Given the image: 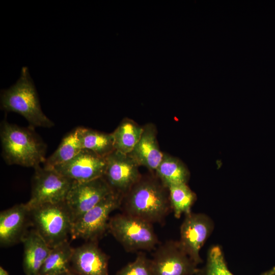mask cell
Here are the masks:
<instances>
[{
	"mask_svg": "<svg viewBox=\"0 0 275 275\" xmlns=\"http://www.w3.org/2000/svg\"><path fill=\"white\" fill-rule=\"evenodd\" d=\"M0 139L2 156L8 164L34 168L46 160V145L32 127H21L4 119Z\"/></svg>",
	"mask_w": 275,
	"mask_h": 275,
	"instance_id": "1",
	"label": "cell"
},
{
	"mask_svg": "<svg viewBox=\"0 0 275 275\" xmlns=\"http://www.w3.org/2000/svg\"><path fill=\"white\" fill-rule=\"evenodd\" d=\"M125 214L160 222L171 208L168 189L157 178L142 177L123 197Z\"/></svg>",
	"mask_w": 275,
	"mask_h": 275,
	"instance_id": "2",
	"label": "cell"
},
{
	"mask_svg": "<svg viewBox=\"0 0 275 275\" xmlns=\"http://www.w3.org/2000/svg\"><path fill=\"white\" fill-rule=\"evenodd\" d=\"M1 108L23 116L34 128L54 126L41 109L38 95L28 67H22L19 78L10 88L1 91Z\"/></svg>",
	"mask_w": 275,
	"mask_h": 275,
	"instance_id": "3",
	"label": "cell"
},
{
	"mask_svg": "<svg viewBox=\"0 0 275 275\" xmlns=\"http://www.w3.org/2000/svg\"><path fill=\"white\" fill-rule=\"evenodd\" d=\"M31 215L34 229L50 248L68 241L73 220L65 202L37 206Z\"/></svg>",
	"mask_w": 275,
	"mask_h": 275,
	"instance_id": "4",
	"label": "cell"
},
{
	"mask_svg": "<svg viewBox=\"0 0 275 275\" xmlns=\"http://www.w3.org/2000/svg\"><path fill=\"white\" fill-rule=\"evenodd\" d=\"M108 230L128 252L150 251L158 242L152 223L125 213L111 217Z\"/></svg>",
	"mask_w": 275,
	"mask_h": 275,
	"instance_id": "5",
	"label": "cell"
},
{
	"mask_svg": "<svg viewBox=\"0 0 275 275\" xmlns=\"http://www.w3.org/2000/svg\"><path fill=\"white\" fill-rule=\"evenodd\" d=\"M31 197L26 204L31 209L45 204L65 201L74 181L53 168H34Z\"/></svg>",
	"mask_w": 275,
	"mask_h": 275,
	"instance_id": "6",
	"label": "cell"
},
{
	"mask_svg": "<svg viewBox=\"0 0 275 275\" xmlns=\"http://www.w3.org/2000/svg\"><path fill=\"white\" fill-rule=\"evenodd\" d=\"M123 197L122 194L113 191L76 219L71 232L72 238L96 241L108 229L109 216L121 206Z\"/></svg>",
	"mask_w": 275,
	"mask_h": 275,
	"instance_id": "7",
	"label": "cell"
},
{
	"mask_svg": "<svg viewBox=\"0 0 275 275\" xmlns=\"http://www.w3.org/2000/svg\"><path fill=\"white\" fill-rule=\"evenodd\" d=\"M151 265L153 275H194L200 270L178 241H174L158 247L151 260Z\"/></svg>",
	"mask_w": 275,
	"mask_h": 275,
	"instance_id": "8",
	"label": "cell"
},
{
	"mask_svg": "<svg viewBox=\"0 0 275 275\" xmlns=\"http://www.w3.org/2000/svg\"><path fill=\"white\" fill-rule=\"evenodd\" d=\"M113 191L103 177L74 182L65 201L73 222Z\"/></svg>",
	"mask_w": 275,
	"mask_h": 275,
	"instance_id": "9",
	"label": "cell"
},
{
	"mask_svg": "<svg viewBox=\"0 0 275 275\" xmlns=\"http://www.w3.org/2000/svg\"><path fill=\"white\" fill-rule=\"evenodd\" d=\"M213 228L212 221L205 214L190 212L185 215L180 227V239L178 242L197 265L202 262L200 251Z\"/></svg>",
	"mask_w": 275,
	"mask_h": 275,
	"instance_id": "10",
	"label": "cell"
},
{
	"mask_svg": "<svg viewBox=\"0 0 275 275\" xmlns=\"http://www.w3.org/2000/svg\"><path fill=\"white\" fill-rule=\"evenodd\" d=\"M105 160L103 177L115 192L124 196L142 178L140 166L129 154L114 150Z\"/></svg>",
	"mask_w": 275,
	"mask_h": 275,
	"instance_id": "11",
	"label": "cell"
},
{
	"mask_svg": "<svg viewBox=\"0 0 275 275\" xmlns=\"http://www.w3.org/2000/svg\"><path fill=\"white\" fill-rule=\"evenodd\" d=\"M106 167L105 157L82 149L71 160L53 168L74 182H84L103 177Z\"/></svg>",
	"mask_w": 275,
	"mask_h": 275,
	"instance_id": "12",
	"label": "cell"
},
{
	"mask_svg": "<svg viewBox=\"0 0 275 275\" xmlns=\"http://www.w3.org/2000/svg\"><path fill=\"white\" fill-rule=\"evenodd\" d=\"M32 225L31 210L26 203L16 204L0 213V243L9 246L21 242Z\"/></svg>",
	"mask_w": 275,
	"mask_h": 275,
	"instance_id": "13",
	"label": "cell"
},
{
	"mask_svg": "<svg viewBox=\"0 0 275 275\" xmlns=\"http://www.w3.org/2000/svg\"><path fill=\"white\" fill-rule=\"evenodd\" d=\"M108 262L96 241H90L73 249L71 270L77 275H109Z\"/></svg>",
	"mask_w": 275,
	"mask_h": 275,
	"instance_id": "14",
	"label": "cell"
},
{
	"mask_svg": "<svg viewBox=\"0 0 275 275\" xmlns=\"http://www.w3.org/2000/svg\"><path fill=\"white\" fill-rule=\"evenodd\" d=\"M155 125L148 123L143 126V131L138 143L128 154L139 166H144L155 171L160 163L163 154L159 148Z\"/></svg>",
	"mask_w": 275,
	"mask_h": 275,
	"instance_id": "15",
	"label": "cell"
},
{
	"mask_svg": "<svg viewBox=\"0 0 275 275\" xmlns=\"http://www.w3.org/2000/svg\"><path fill=\"white\" fill-rule=\"evenodd\" d=\"M21 242L23 245V268L26 275H38L51 249L33 229L28 231Z\"/></svg>",
	"mask_w": 275,
	"mask_h": 275,
	"instance_id": "16",
	"label": "cell"
},
{
	"mask_svg": "<svg viewBox=\"0 0 275 275\" xmlns=\"http://www.w3.org/2000/svg\"><path fill=\"white\" fill-rule=\"evenodd\" d=\"M155 172L157 178L167 188L174 185L187 184L189 178V172L184 163L178 158L164 153Z\"/></svg>",
	"mask_w": 275,
	"mask_h": 275,
	"instance_id": "17",
	"label": "cell"
},
{
	"mask_svg": "<svg viewBox=\"0 0 275 275\" xmlns=\"http://www.w3.org/2000/svg\"><path fill=\"white\" fill-rule=\"evenodd\" d=\"M73 250L68 241L51 248L38 275H61L70 271Z\"/></svg>",
	"mask_w": 275,
	"mask_h": 275,
	"instance_id": "18",
	"label": "cell"
},
{
	"mask_svg": "<svg viewBox=\"0 0 275 275\" xmlns=\"http://www.w3.org/2000/svg\"><path fill=\"white\" fill-rule=\"evenodd\" d=\"M76 131L82 149L90 150L102 157H106L115 150L112 133L80 127L76 128Z\"/></svg>",
	"mask_w": 275,
	"mask_h": 275,
	"instance_id": "19",
	"label": "cell"
},
{
	"mask_svg": "<svg viewBox=\"0 0 275 275\" xmlns=\"http://www.w3.org/2000/svg\"><path fill=\"white\" fill-rule=\"evenodd\" d=\"M142 131L143 126L130 118H124L112 133L115 150L129 154L140 139Z\"/></svg>",
	"mask_w": 275,
	"mask_h": 275,
	"instance_id": "20",
	"label": "cell"
},
{
	"mask_svg": "<svg viewBox=\"0 0 275 275\" xmlns=\"http://www.w3.org/2000/svg\"><path fill=\"white\" fill-rule=\"evenodd\" d=\"M76 128L65 136L57 150L44 162V167L53 168L72 159L82 150Z\"/></svg>",
	"mask_w": 275,
	"mask_h": 275,
	"instance_id": "21",
	"label": "cell"
},
{
	"mask_svg": "<svg viewBox=\"0 0 275 275\" xmlns=\"http://www.w3.org/2000/svg\"><path fill=\"white\" fill-rule=\"evenodd\" d=\"M168 189L171 206L176 217L179 218L182 214L186 215L191 212L196 195L187 184L172 185Z\"/></svg>",
	"mask_w": 275,
	"mask_h": 275,
	"instance_id": "22",
	"label": "cell"
},
{
	"mask_svg": "<svg viewBox=\"0 0 275 275\" xmlns=\"http://www.w3.org/2000/svg\"><path fill=\"white\" fill-rule=\"evenodd\" d=\"M197 275H233L227 267L219 246H213L210 249L206 264L204 268L199 270ZM261 275H275V266Z\"/></svg>",
	"mask_w": 275,
	"mask_h": 275,
	"instance_id": "23",
	"label": "cell"
},
{
	"mask_svg": "<svg viewBox=\"0 0 275 275\" xmlns=\"http://www.w3.org/2000/svg\"><path fill=\"white\" fill-rule=\"evenodd\" d=\"M116 275H153L151 260L140 253L134 261L122 268Z\"/></svg>",
	"mask_w": 275,
	"mask_h": 275,
	"instance_id": "24",
	"label": "cell"
},
{
	"mask_svg": "<svg viewBox=\"0 0 275 275\" xmlns=\"http://www.w3.org/2000/svg\"><path fill=\"white\" fill-rule=\"evenodd\" d=\"M0 275H9L8 272L2 266L0 267Z\"/></svg>",
	"mask_w": 275,
	"mask_h": 275,
	"instance_id": "25",
	"label": "cell"
},
{
	"mask_svg": "<svg viewBox=\"0 0 275 275\" xmlns=\"http://www.w3.org/2000/svg\"><path fill=\"white\" fill-rule=\"evenodd\" d=\"M61 275H77L72 270Z\"/></svg>",
	"mask_w": 275,
	"mask_h": 275,
	"instance_id": "26",
	"label": "cell"
}]
</instances>
